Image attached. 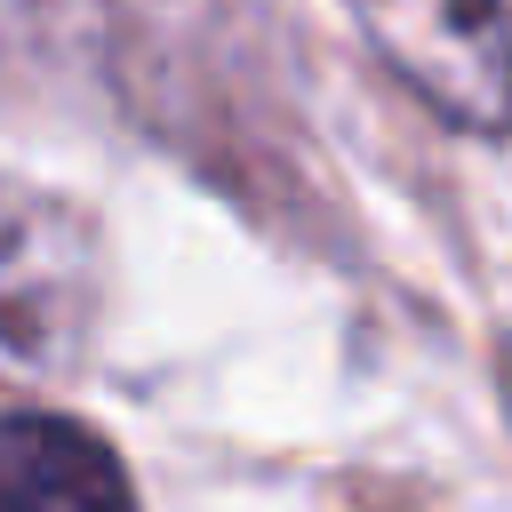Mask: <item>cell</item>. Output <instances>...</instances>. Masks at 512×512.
<instances>
[{"instance_id": "3957f363", "label": "cell", "mask_w": 512, "mask_h": 512, "mask_svg": "<svg viewBox=\"0 0 512 512\" xmlns=\"http://www.w3.org/2000/svg\"><path fill=\"white\" fill-rule=\"evenodd\" d=\"M496 376H504V408H512V336H504V360H496Z\"/></svg>"}, {"instance_id": "6da1fadb", "label": "cell", "mask_w": 512, "mask_h": 512, "mask_svg": "<svg viewBox=\"0 0 512 512\" xmlns=\"http://www.w3.org/2000/svg\"><path fill=\"white\" fill-rule=\"evenodd\" d=\"M392 80L448 128H512V0H344Z\"/></svg>"}, {"instance_id": "7a4b0ae2", "label": "cell", "mask_w": 512, "mask_h": 512, "mask_svg": "<svg viewBox=\"0 0 512 512\" xmlns=\"http://www.w3.org/2000/svg\"><path fill=\"white\" fill-rule=\"evenodd\" d=\"M0 512H136L128 464L80 416L8 408L0 424Z\"/></svg>"}]
</instances>
